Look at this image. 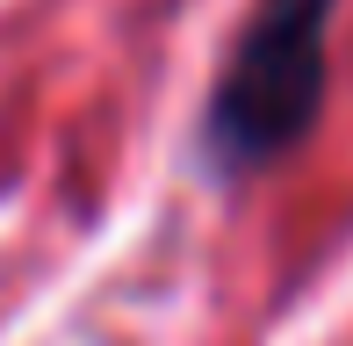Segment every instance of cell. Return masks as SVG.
<instances>
[{
	"label": "cell",
	"mask_w": 353,
	"mask_h": 346,
	"mask_svg": "<svg viewBox=\"0 0 353 346\" xmlns=\"http://www.w3.org/2000/svg\"><path fill=\"white\" fill-rule=\"evenodd\" d=\"M332 8L339 0H252L202 108L210 173L238 181V173L274 166L288 145H303L332 72Z\"/></svg>",
	"instance_id": "obj_1"
}]
</instances>
